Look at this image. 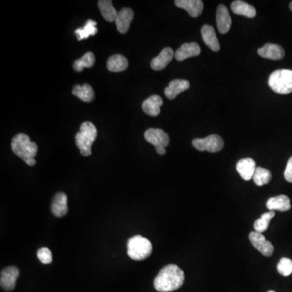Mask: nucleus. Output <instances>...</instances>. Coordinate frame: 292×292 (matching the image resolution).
I'll use <instances>...</instances> for the list:
<instances>
[{
    "label": "nucleus",
    "instance_id": "1",
    "mask_svg": "<svg viewBox=\"0 0 292 292\" xmlns=\"http://www.w3.org/2000/svg\"><path fill=\"white\" fill-rule=\"evenodd\" d=\"M184 273L178 265H165L154 279V288L159 292H171L178 290L184 282Z\"/></svg>",
    "mask_w": 292,
    "mask_h": 292
},
{
    "label": "nucleus",
    "instance_id": "2",
    "mask_svg": "<svg viewBox=\"0 0 292 292\" xmlns=\"http://www.w3.org/2000/svg\"><path fill=\"white\" fill-rule=\"evenodd\" d=\"M12 152L22 158L27 165H35V157L37 153V144L33 142L28 135L19 133L12 138L11 143Z\"/></svg>",
    "mask_w": 292,
    "mask_h": 292
},
{
    "label": "nucleus",
    "instance_id": "3",
    "mask_svg": "<svg viewBox=\"0 0 292 292\" xmlns=\"http://www.w3.org/2000/svg\"><path fill=\"white\" fill-rule=\"evenodd\" d=\"M97 136V130L94 123L86 121L80 125V132L76 133L75 140L82 156L88 157L91 155L92 145L95 141Z\"/></svg>",
    "mask_w": 292,
    "mask_h": 292
},
{
    "label": "nucleus",
    "instance_id": "4",
    "mask_svg": "<svg viewBox=\"0 0 292 292\" xmlns=\"http://www.w3.org/2000/svg\"><path fill=\"white\" fill-rule=\"evenodd\" d=\"M128 255L134 261H143L151 255L153 251L152 243L148 239L141 236H135L130 238L128 243Z\"/></svg>",
    "mask_w": 292,
    "mask_h": 292
},
{
    "label": "nucleus",
    "instance_id": "5",
    "mask_svg": "<svg viewBox=\"0 0 292 292\" xmlns=\"http://www.w3.org/2000/svg\"><path fill=\"white\" fill-rule=\"evenodd\" d=\"M269 86L277 94H288L292 93V71L279 69L271 73Z\"/></svg>",
    "mask_w": 292,
    "mask_h": 292
},
{
    "label": "nucleus",
    "instance_id": "6",
    "mask_svg": "<svg viewBox=\"0 0 292 292\" xmlns=\"http://www.w3.org/2000/svg\"><path fill=\"white\" fill-rule=\"evenodd\" d=\"M192 144L199 151L211 153L218 152L224 147L223 140L220 136L216 134L211 135L205 138L194 139Z\"/></svg>",
    "mask_w": 292,
    "mask_h": 292
},
{
    "label": "nucleus",
    "instance_id": "7",
    "mask_svg": "<svg viewBox=\"0 0 292 292\" xmlns=\"http://www.w3.org/2000/svg\"><path fill=\"white\" fill-rule=\"evenodd\" d=\"M249 240L256 249L258 250L262 255L269 257L273 255L275 247L270 241H268L262 234L252 232L249 234Z\"/></svg>",
    "mask_w": 292,
    "mask_h": 292
},
{
    "label": "nucleus",
    "instance_id": "8",
    "mask_svg": "<svg viewBox=\"0 0 292 292\" xmlns=\"http://www.w3.org/2000/svg\"><path fill=\"white\" fill-rule=\"evenodd\" d=\"M19 275V269L16 266H8L1 271L0 285L4 290H14L16 286V280Z\"/></svg>",
    "mask_w": 292,
    "mask_h": 292
},
{
    "label": "nucleus",
    "instance_id": "9",
    "mask_svg": "<svg viewBox=\"0 0 292 292\" xmlns=\"http://www.w3.org/2000/svg\"><path fill=\"white\" fill-rule=\"evenodd\" d=\"M144 139L156 147H166L170 143L168 133L160 129H149L144 133Z\"/></svg>",
    "mask_w": 292,
    "mask_h": 292
},
{
    "label": "nucleus",
    "instance_id": "10",
    "mask_svg": "<svg viewBox=\"0 0 292 292\" xmlns=\"http://www.w3.org/2000/svg\"><path fill=\"white\" fill-rule=\"evenodd\" d=\"M133 18H134V12L131 8H123L119 10L115 22L116 24L117 30L120 33H126L129 31Z\"/></svg>",
    "mask_w": 292,
    "mask_h": 292
},
{
    "label": "nucleus",
    "instance_id": "11",
    "mask_svg": "<svg viewBox=\"0 0 292 292\" xmlns=\"http://www.w3.org/2000/svg\"><path fill=\"white\" fill-rule=\"evenodd\" d=\"M257 53L262 58H269L271 60H280L285 56L284 49L281 46L273 43H267L260 48Z\"/></svg>",
    "mask_w": 292,
    "mask_h": 292
},
{
    "label": "nucleus",
    "instance_id": "12",
    "mask_svg": "<svg viewBox=\"0 0 292 292\" xmlns=\"http://www.w3.org/2000/svg\"><path fill=\"white\" fill-rule=\"evenodd\" d=\"M217 26L218 31L221 33H227L232 27V18L230 13L228 12L227 8L225 5H219L217 9L216 13Z\"/></svg>",
    "mask_w": 292,
    "mask_h": 292
},
{
    "label": "nucleus",
    "instance_id": "13",
    "mask_svg": "<svg viewBox=\"0 0 292 292\" xmlns=\"http://www.w3.org/2000/svg\"><path fill=\"white\" fill-rule=\"evenodd\" d=\"M175 4L178 8L186 10L192 17H198L204 9L201 0H176Z\"/></svg>",
    "mask_w": 292,
    "mask_h": 292
},
{
    "label": "nucleus",
    "instance_id": "14",
    "mask_svg": "<svg viewBox=\"0 0 292 292\" xmlns=\"http://www.w3.org/2000/svg\"><path fill=\"white\" fill-rule=\"evenodd\" d=\"M256 169H257V165H256L255 161L253 158H243L236 164L238 173L240 174L242 179L246 181L253 179Z\"/></svg>",
    "mask_w": 292,
    "mask_h": 292
},
{
    "label": "nucleus",
    "instance_id": "15",
    "mask_svg": "<svg viewBox=\"0 0 292 292\" xmlns=\"http://www.w3.org/2000/svg\"><path fill=\"white\" fill-rule=\"evenodd\" d=\"M201 54V48L197 43H184L175 51V58L181 62L192 57L198 56Z\"/></svg>",
    "mask_w": 292,
    "mask_h": 292
},
{
    "label": "nucleus",
    "instance_id": "16",
    "mask_svg": "<svg viewBox=\"0 0 292 292\" xmlns=\"http://www.w3.org/2000/svg\"><path fill=\"white\" fill-rule=\"evenodd\" d=\"M51 212L57 218H62L68 213V197L59 192L55 195L51 203Z\"/></svg>",
    "mask_w": 292,
    "mask_h": 292
},
{
    "label": "nucleus",
    "instance_id": "17",
    "mask_svg": "<svg viewBox=\"0 0 292 292\" xmlns=\"http://www.w3.org/2000/svg\"><path fill=\"white\" fill-rule=\"evenodd\" d=\"M173 57H175L173 50L170 47H165L160 52L158 56L153 58L150 65L151 68L154 71L162 70L169 65L170 62H172Z\"/></svg>",
    "mask_w": 292,
    "mask_h": 292
},
{
    "label": "nucleus",
    "instance_id": "18",
    "mask_svg": "<svg viewBox=\"0 0 292 292\" xmlns=\"http://www.w3.org/2000/svg\"><path fill=\"white\" fill-rule=\"evenodd\" d=\"M189 87H190V83L187 80L176 79V80L170 82L164 92H165V97H168V99L173 100L179 94L189 90Z\"/></svg>",
    "mask_w": 292,
    "mask_h": 292
},
{
    "label": "nucleus",
    "instance_id": "19",
    "mask_svg": "<svg viewBox=\"0 0 292 292\" xmlns=\"http://www.w3.org/2000/svg\"><path fill=\"white\" fill-rule=\"evenodd\" d=\"M163 104V100L158 95H152L144 100L142 103V110L146 115L150 116H158L161 112V107Z\"/></svg>",
    "mask_w": 292,
    "mask_h": 292
},
{
    "label": "nucleus",
    "instance_id": "20",
    "mask_svg": "<svg viewBox=\"0 0 292 292\" xmlns=\"http://www.w3.org/2000/svg\"><path fill=\"white\" fill-rule=\"evenodd\" d=\"M201 36H202L203 41L205 43V45L213 51H219L220 45L219 41L217 38L216 33L212 26L208 25H204L201 28Z\"/></svg>",
    "mask_w": 292,
    "mask_h": 292
},
{
    "label": "nucleus",
    "instance_id": "21",
    "mask_svg": "<svg viewBox=\"0 0 292 292\" xmlns=\"http://www.w3.org/2000/svg\"><path fill=\"white\" fill-rule=\"evenodd\" d=\"M266 207L269 211H279L282 212L289 211L291 208L290 198L285 195L271 197L267 201Z\"/></svg>",
    "mask_w": 292,
    "mask_h": 292
},
{
    "label": "nucleus",
    "instance_id": "22",
    "mask_svg": "<svg viewBox=\"0 0 292 292\" xmlns=\"http://www.w3.org/2000/svg\"><path fill=\"white\" fill-rule=\"evenodd\" d=\"M232 10L235 14L248 18L255 17L257 14L254 7L241 0L234 1L232 4Z\"/></svg>",
    "mask_w": 292,
    "mask_h": 292
},
{
    "label": "nucleus",
    "instance_id": "23",
    "mask_svg": "<svg viewBox=\"0 0 292 292\" xmlns=\"http://www.w3.org/2000/svg\"><path fill=\"white\" fill-rule=\"evenodd\" d=\"M107 67L110 72H123L129 67V61L123 55H114L108 58Z\"/></svg>",
    "mask_w": 292,
    "mask_h": 292
},
{
    "label": "nucleus",
    "instance_id": "24",
    "mask_svg": "<svg viewBox=\"0 0 292 292\" xmlns=\"http://www.w3.org/2000/svg\"><path fill=\"white\" fill-rule=\"evenodd\" d=\"M72 94L85 102H90L94 99V92L89 84L76 85L72 90Z\"/></svg>",
    "mask_w": 292,
    "mask_h": 292
},
{
    "label": "nucleus",
    "instance_id": "25",
    "mask_svg": "<svg viewBox=\"0 0 292 292\" xmlns=\"http://www.w3.org/2000/svg\"><path fill=\"white\" fill-rule=\"evenodd\" d=\"M98 8L104 19L108 22H115L118 12L113 7L111 0H100L98 1Z\"/></svg>",
    "mask_w": 292,
    "mask_h": 292
},
{
    "label": "nucleus",
    "instance_id": "26",
    "mask_svg": "<svg viewBox=\"0 0 292 292\" xmlns=\"http://www.w3.org/2000/svg\"><path fill=\"white\" fill-rule=\"evenodd\" d=\"M94 62H95V56H94V53L89 51L86 53L81 58L75 60L73 64V69L76 72H82L85 68H92L94 66Z\"/></svg>",
    "mask_w": 292,
    "mask_h": 292
},
{
    "label": "nucleus",
    "instance_id": "27",
    "mask_svg": "<svg viewBox=\"0 0 292 292\" xmlns=\"http://www.w3.org/2000/svg\"><path fill=\"white\" fill-rule=\"evenodd\" d=\"M97 22L92 19H89L86 22V26L83 28L76 29L75 33L76 34L78 40H83V39L88 38L90 36H94L97 33V29L96 28Z\"/></svg>",
    "mask_w": 292,
    "mask_h": 292
},
{
    "label": "nucleus",
    "instance_id": "28",
    "mask_svg": "<svg viewBox=\"0 0 292 292\" xmlns=\"http://www.w3.org/2000/svg\"><path fill=\"white\" fill-rule=\"evenodd\" d=\"M275 211H269V212L263 214L261 218L256 220L255 222H254V229H255V232L261 234L265 232V231L268 229V227H269V222H270L271 219L275 217Z\"/></svg>",
    "mask_w": 292,
    "mask_h": 292
},
{
    "label": "nucleus",
    "instance_id": "29",
    "mask_svg": "<svg viewBox=\"0 0 292 292\" xmlns=\"http://www.w3.org/2000/svg\"><path fill=\"white\" fill-rule=\"evenodd\" d=\"M253 180L257 186L268 184L272 179V175L269 170L262 168H257L253 175Z\"/></svg>",
    "mask_w": 292,
    "mask_h": 292
},
{
    "label": "nucleus",
    "instance_id": "30",
    "mask_svg": "<svg viewBox=\"0 0 292 292\" xmlns=\"http://www.w3.org/2000/svg\"><path fill=\"white\" fill-rule=\"evenodd\" d=\"M277 269L282 276L287 277L292 274V261L286 257H282L277 265Z\"/></svg>",
    "mask_w": 292,
    "mask_h": 292
},
{
    "label": "nucleus",
    "instance_id": "31",
    "mask_svg": "<svg viewBox=\"0 0 292 292\" xmlns=\"http://www.w3.org/2000/svg\"><path fill=\"white\" fill-rule=\"evenodd\" d=\"M37 258L43 264H51L52 262V253L47 247H41L37 253Z\"/></svg>",
    "mask_w": 292,
    "mask_h": 292
},
{
    "label": "nucleus",
    "instance_id": "32",
    "mask_svg": "<svg viewBox=\"0 0 292 292\" xmlns=\"http://www.w3.org/2000/svg\"><path fill=\"white\" fill-rule=\"evenodd\" d=\"M284 177L286 181L292 183V157H290L286 164V170L284 172Z\"/></svg>",
    "mask_w": 292,
    "mask_h": 292
},
{
    "label": "nucleus",
    "instance_id": "33",
    "mask_svg": "<svg viewBox=\"0 0 292 292\" xmlns=\"http://www.w3.org/2000/svg\"><path fill=\"white\" fill-rule=\"evenodd\" d=\"M156 151L160 155H164L165 154V149L164 147H156Z\"/></svg>",
    "mask_w": 292,
    "mask_h": 292
},
{
    "label": "nucleus",
    "instance_id": "34",
    "mask_svg": "<svg viewBox=\"0 0 292 292\" xmlns=\"http://www.w3.org/2000/svg\"><path fill=\"white\" fill-rule=\"evenodd\" d=\"M290 9L292 11V2H290Z\"/></svg>",
    "mask_w": 292,
    "mask_h": 292
},
{
    "label": "nucleus",
    "instance_id": "35",
    "mask_svg": "<svg viewBox=\"0 0 292 292\" xmlns=\"http://www.w3.org/2000/svg\"><path fill=\"white\" fill-rule=\"evenodd\" d=\"M268 292H275V291H274V290H269V291Z\"/></svg>",
    "mask_w": 292,
    "mask_h": 292
}]
</instances>
